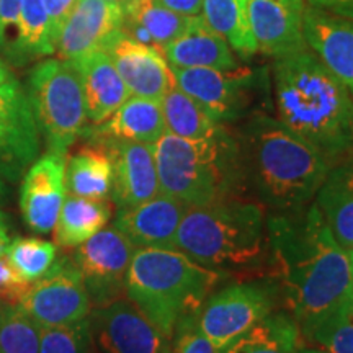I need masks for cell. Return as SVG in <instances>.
<instances>
[{
	"instance_id": "6da1fadb",
	"label": "cell",
	"mask_w": 353,
	"mask_h": 353,
	"mask_svg": "<svg viewBox=\"0 0 353 353\" xmlns=\"http://www.w3.org/2000/svg\"><path fill=\"white\" fill-rule=\"evenodd\" d=\"M268 257L276 293L299 329L353 296L348 255L316 203L296 213L268 214Z\"/></svg>"
},
{
	"instance_id": "7a4b0ae2",
	"label": "cell",
	"mask_w": 353,
	"mask_h": 353,
	"mask_svg": "<svg viewBox=\"0 0 353 353\" xmlns=\"http://www.w3.org/2000/svg\"><path fill=\"white\" fill-rule=\"evenodd\" d=\"M273 95L278 120L330 167L353 159V97L314 52L276 59Z\"/></svg>"
},
{
	"instance_id": "3957f363",
	"label": "cell",
	"mask_w": 353,
	"mask_h": 353,
	"mask_svg": "<svg viewBox=\"0 0 353 353\" xmlns=\"http://www.w3.org/2000/svg\"><path fill=\"white\" fill-rule=\"evenodd\" d=\"M236 143L244 185L272 214L307 208L330 169L311 144L263 113L245 123Z\"/></svg>"
},
{
	"instance_id": "277c9868",
	"label": "cell",
	"mask_w": 353,
	"mask_h": 353,
	"mask_svg": "<svg viewBox=\"0 0 353 353\" xmlns=\"http://www.w3.org/2000/svg\"><path fill=\"white\" fill-rule=\"evenodd\" d=\"M226 273L205 267L176 249L138 247L126 275V298L172 339L185 317L196 316Z\"/></svg>"
},
{
	"instance_id": "5b68a950",
	"label": "cell",
	"mask_w": 353,
	"mask_h": 353,
	"mask_svg": "<svg viewBox=\"0 0 353 353\" xmlns=\"http://www.w3.org/2000/svg\"><path fill=\"white\" fill-rule=\"evenodd\" d=\"M162 195L187 208L231 200L244 188L236 138L224 130L206 139L164 132L152 144Z\"/></svg>"
},
{
	"instance_id": "8992f818",
	"label": "cell",
	"mask_w": 353,
	"mask_h": 353,
	"mask_svg": "<svg viewBox=\"0 0 353 353\" xmlns=\"http://www.w3.org/2000/svg\"><path fill=\"white\" fill-rule=\"evenodd\" d=\"M174 249L210 268H252L268 255L267 214L257 201L231 198L185 211Z\"/></svg>"
},
{
	"instance_id": "52a82bcc",
	"label": "cell",
	"mask_w": 353,
	"mask_h": 353,
	"mask_svg": "<svg viewBox=\"0 0 353 353\" xmlns=\"http://www.w3.org/2000/svg\"><path fill=\"white\" fill-rule=\"evenodd\" d=\"M26 94L48 151L68 156L87 123L85 97L76 64L61 57L41 61L30 72Z\"/></svg>"
},
{
	"instance_id": "ba28073f",
	"label": "cell",
	"mask_w": 353,
	"mask_h": 353,
	"mask_svg": "<svg viewBox=\"0 0 353 353\" xmlns=\"http://www.w3.org/2000/svg\"><path fill=\"white\" fill-rule=\"evenodd\" d=\"M275 285L236 283L210 294L195 319L198 327L219 350L228 347L275 309Z\"/></svg>"
},
{
	"instance_id": "9c48e42d",
	"label": "cell",
	"mask_w": 353,
	"mask_h": 353,
	"mask_svg": "<svg viewBox=\"0 0 353 353\" xmlns=\"http://www.w3.org/2000/svg\"><path fill=\"white\" fill-rule=\"evenodd\" d=\"M136 247L117 228H103L77 245L72 262L81 273L92 309L108 306L126 296V275Z\"/></svg>"
},
{
	"instance_id": "30bf717a",
	"label": "cell",
	"mask_w": 353,
	"mask_h": 353,
	"mask_svg": "<svg viewBox=\"0 0 353 353\" xmlns=\"http://www.w3.org/2000/svg\"><path fill=\"white\" fill-rule=\"evenodd\" d=\"M19 306L39 327H63L87 319L92 303L70 257H59L46 275L30 286Z\"/></svg>"
},
{
	"instance_id": "8fae6325",
	"label": "cell",
	"mask_w": 353,
	"mask_h": 353,
	"mask_svg": "<svg viewBox=\"0 0 353 353\" xmlns=\"http://www.w3.org/2000/svg\"><path fill=\"white\" fill-rule=\"evenodd\" d=\"M41 134L28 94L17 81L0 85V180L17 183L39 157Z\"/></svg>"
},
{
	"instance_id": "7c38bea8",
	"label": "cell",
	"mask_w": 353,
	"mask_h": 353,
	"mask_svg": "<svg viewBox=\"0 0 353 353\" xmlns=\"http://www.w3.org/2000/svg\"><path fill=\"white\" fill-rule=\"evenodd\" d=\"M88 322L92 353H172L170 339L128 298L92 309Z\"/></svg>"
},
{
	"instance_id": "4fadbf2b",
	"label": "cell",
	"mask_w": 353,
	"mask_h": 353,
	"mask_svg": "<svg viewBox=\"0 0 353 353\" xmlns=\"http://www.w3.org/2000/svg\"><path fill=\"white\" fill-rule=\"evenodd\" d=\"M175 85L198 101L218 123L234 121L247 107L252 72L239 68H172Z\"/></svg>"
},
{
	"instance_id": "5bb4252c",
	"label": "cell",
	"mask_w": 353,
	"mask_h": 353,
	"mask_svg": "<svg viewBox=\"0 0 353 353\" xmlns=\"http://www.w3.org/2000/svg\"><path fill=\"white\" fill-rule=\"evenodd\" d=\"M101 51L112 59L131 95L161 101L175 87L174 72L162 51L136 41L123 30L113 33Z\"/></svg>"
},
{
	"instance_id": "9a60e30c",
	"label": "cell",
	"mask_w": 353,
	"mask_h": 353,
	"mask_svg": "<svg viewBox=\"0 0 353 353\" xmlns=\"http://www.w3.org/2000/svg\"><path fill=\"white\" fill-rule=\"evenodd\" d=\"M65 154L48 151L21 176L20 211L25 224L38 234L54 231L65 192Z\"/></svg>"
},
{
	"instance_id": "2e32d148",
	"label": "cell",
	"mask_w": 353,
	"mask_h": 353,
	"mask_svg": "<svg viewBox=\"0 0 353 353\" xmlns=\"http://www.w3.org/2000/svg\"><path fill=\"white\" fill-rule=\"evenodd\" d=\"M249 23L259 51L276 59L309 50L303 0H247Z\"/></svg>"
},
{
	"instance_id": "e0dca14e",
	"label": "cell",
	"mask_w": 353,
	"mask_h": 353,
	"mask_svg": "<svg viewBox=\"0 0 353 353\" xmlns=\"http://www.w3.org/2000/svg\"><path fill=\"white\" fill-rule=\"evenodd\" d=\"M113 162L112 201L118 210L132 208L161 193L152 144L105 141Z\"/></svg>"
},
{
	"instance_id": "ac0fdd59",
	"label": "cell",
	"mask_w": 353,
	"mask_h": 353,
	"mask_svg": "<svg viewBox=\"0 0 353 353\" xmlns=\"http://www.w3.org/2000/svg\"><path fill=\"white\" fill-rule=\"evenodd\" d=\"M123 26V8L108 0H79L63 26L56 51L61 59L76 61L101 51Z\"/></svg>"
},
{
	"instance_id": "d6986e66",
	"label": "cell",
	"mask_w": 353,
	"mask_h": 353,
	"mask_svg": "<svg viewBox=\"0 0 353 353\" xmlns=\"http://www.w3.org/2000/svg\"><path fill=\"white\" fill-rule=\"evenodd\" d=\"M304 38L309 50L353 97V20L314 7L306 8Z\"/></svg>"
},
{
	"instance_id": "ffe728a7",
	"label": "cell",
	"mask_w": 353,
	"mask_h": 353,
	"mask_svg": "<svg viewBox=\"0 0 353 353\" xmlns=\"http://www.w3.org/2000/svg\"><path fill=\"white\" fill-rule=\"evenodd\" d=\"M187 210L180 201L159 193L138 206L118 210L113 226L136 247L174 249L176 231Z\"/></svg>"
},
{
	"instance_id": "44dd1931",
	"label": "cell",
	"mask_w": 353,
	"mask_h": 353,
	"mask_svg": "<svg viewBox=\"0 0 353 353\" xmlns=\"http://www.w3.org/2000/svg\"><path fill=\"white\" fill-rule=\"evenodd\" d=\"M165 132V121L159 100L130 97L108 120L92 128H83L82 134L90 143L131 141L154 144Z\"/></svg>"
},
{
	"instance_id": "7402d4cb",
	"label": "cell",
	"mask_w": 353,
	"mask_h": 353,
	"mask_svg": "<svg viewBox=\"0 0 353 353\" xmlns=\"http://www.w3.org/2000/svg\"><path fill=\"white\" fill-rule=\"evenodd\" d=\"M170 68H211L231 70L237 68L231 46L201 19L190 17L187 28L162 50Z\"/></svg>"
},
{
	"instance_id": "603a6c76",
	"label": "cell",
	"mask_w": 353,
	"mask_h": 353,
	"mask_svg": "<svg viewBox=\"0 0 353 353\" xmlns=\"http://www.w3.org/2000/svg\"><path fill=\"white\" fill-rule=\"evenodd\" d=\"M72 63L81 72L87 120L100 125L130 99V90L105 51H95Z\"/></svg>"
},
{
	"instance_id": "cb8c5ba5",
	"label": "cell",
	"mask_w": 353,
	"mask_h": 353,
	"mask_svg": "<svg viewBox=\"0 0 353 353\" xmlns=\"http://www.w3.org/2000/svg\"><path fill=\"white\" fill-rule=\"evenodd\" d=\"M314 203L330 234L345 252L353 249V159L329 169Z\"/></svg>"
},
{
	"instance_id": "d4e9b609",
	"label": "cell",
	"mask_w": 353,
	"mask_h": 353,
	"mask_svg": "<svg viewBox=\"0 0 353 353\" xmlns=\"http://www.w3.org/2000/svg\"><path fill=\"white\" fill-rule=\"evenodd\" d=\"M113 187V162L107 148L90 143L77 149L65 162L68 195L108 200Z\"/></svg>"
},
{
	"instance_id": "484cf974",
	"label": "cell",
	"mask_w": 353,
	"mask_h": 353,
	"mask_svg": "<svg viewBox=\"0 0 353 353\" xmlns=\"http://www.w3.org/2000/svg\"><path fill=\"white\" fill-rule=\"evenodd\" d=\"M113 206L108 200L65 195L54 226L56 245L70 249L87 242L112 219Z\"/></svg>"
},
{
	"instance_id": "4316f807",
	"label": "cell",
	"mask_w": 353,
	"mask_h": 353,
	"mask_svg": "<svg viewBox=\"0 0 353 353\" xmlns=\"http://www.w3.org/2000/svg\"><path fill=\"white\" fill-rule=\"evenodd\" d=\"M301 343L303 335L296 319L290 312H270L221 353H296Z\"/></svg>"
},
{
	"instance_id": "83f0119b",
	"label": "cell",
	"mask_w": 353,
	"mask_h": 353,
	"mask_svg": "<svg viewBox=\"0 0 353 353\" xmlns=\"http://www.w3.org/2000/svg\"><path fill=\"white\" fill-rule=\"evenodd\" d=\"M165 131L185 139H206L224 131L223 123H218L192 97L172 87L161 100Z\"/></svg>"
},
{
	"instance_id": "f1b7e54d",
	"label": "cell",
	"mask_w": 353,
	"mask_h": 353,
	"mask_svg": "<svg viewBox=\"0 0 353 353\" xmlns=\"http://www.w3.org/2000/svg\"><path fill=\"white\" fill-rule=\"evenodd\" d=\"M201 19L226 39L234 51L244 56L259 51L250 30L247 0H203Z\"/></svg>"
},
{
	"instance_id": "f546056e",
	"label": "cell",
	"mask_w": 353,
	"mask_h": 353,
	"mask_svg": "<svg viewBox=\"0 0 353 353\" xmlns=\"http://www.w3.org/2000/svg\"><path fill=\"white\" fill-rule=\"evenodd\" d=\"M121 8L123 20L143 26L161 51L187 28L190 19L167 8L161 0H125Z\"/></svg>"
},
{
	"instance_id": "4dcf8cb0",
	"label": "cell",
	"mask_w": 353,
	"mask_h": 353,
	"mask_svg": "<svg viewBox=\"0 0 353 353\" xmlns=\"http://www.w3.org/2000/svg\"><path fill=\"white\" fill-rule=\"evenodd\" d=\"M52 52H56V44L51 39L50 19L43 0H21L17 64Z\"/></svg>"
},
{
	"instance_id": "1f68e13d",
	"label": "cell",
	"mask_w": 353,
	"mask_h": 353,
	"mask_svg": "<svg viewBox=\"0 0 353 353\" xmlns=\"http://www.w3.org/2000/svg\"><path fill=\"white\" fill-rule=\"evenodd\" d=\"M301 335L329 353H353V296L301 329Z\"/></svg>"
},
{
	"instance_id": "d6a6232c",
	"label": "cell",
	"mask_w": 353,
	"mask_h": 353,
	"mask_svg": "<svg viewBox=\"0 0 353 353\" xmlns=\"http://www.w3.org/2000/svg\"><path fill=\"white\" fill-rule=\"evenodd\" d=\"M6 257L21 280L34 283L57 260V245L39 237H19L8 242Z\"/></svg>"
},
{
	"instance_id": "836d02e7",
	"label": "cell",
	"mask_w": 353,
	"mask_h": 353,
	"mask_svg": "<svg viewBox=\"0 0 353 353\" xmlns=\"http://www.w3.org/2000/svg\"><path fill=\"white\" fill-rule=\"evenodd\" d=\"M41 327L19 304L0 303V353H39Z\"/></svg>"
},
{
	"instance_id": "e575fe53",
	"label": "cell",
	"mask_w": 353,
	"mask_h": 353,
	"mask_svg": "<svg viewBox=\"0 0 353 353\" xmlns=\"http://www.w3.org/2000/svg\"><path fill=\"white\" fill-rule=\"evenodd\" d=\"M39 353H92L88 317L63 327H41Z\"/></svg>"
},
{
	"instance_id": "d590c367",
	"label": "cell",
	"mask_w": 353,
	"mask_h": 353,
	"mask_svg": "<svg viewBox=\"0 0 353 353\" xmlns=\"http://www.w3.org/2000/svg\"><path fill=\"white\" fill-rule=\"evenodd\" d=\"M170 345L172 353H221L219 348L198 327L195 316L185 317L176 324Z\"/></svg>"
},
{
	"instance_id": "8d00e7d4",
	"label": "cell",
	"mask_w": 353,
	"mask_h": 353,
	"mask_svg": "<svg viewBox=\"0 0 353 353\" xmlns=\"http://www.w3.org/2000/svg\"><path fill=\"white\" fill-rule=\"evenodd\" d=\"M21 0H0V51L17 63Z\"/></svg>"
},
{
	"instance_id": "74e56055",
	"label": "cell",
	"mask_w": 353,
	"mask_h": 353,
	"mask_svg": "<svg viewBox=\"0 0 353 353\" xmlns=\"http://www.w3.org/2000/svg\"><path fill=\"white\" fill-rule=\"evenodd\" d=\"M32 283L21 280L19 273L13 270L6 254L0 255V303L19 304Z\"/></svg>"
},
{
	"instance_id": "f35d334b",
	"label": "cell",
	"mask_w": 353,
	"mask_h": 353,
	"mask_svg": "<svg viewBox=\"0 0 353 353\" xmlns=\"http://www.w3.org/2000/svg\"><path fill=\"white\" fill-rule=\"evenodd\" d=\"M77 2L79 0H43L48 19H50L51 39L54 44H57L63 26L68 21L70 13H72L74 7L77 6Z\"/></svg>"
},
{
	"instance_id": "ab89813d",
	"label": "cell",
	"mask_w": 353,
	"mask_h": 353,
	"mask_svg": "<svg viewBox=\"0 0 353 353\" xmlns=\"http://www.w3.org/2000/svg\"><path fill=\"white\" fill-rule=\"evenodd\" d=\"M312 7L353 20V0H309Z\"/></svg>"
},
{
	"instance_id": "60d3db41",
	"label": "cell",
	"mask_w": 353,
	"mask_h": 353,
	"mask_svg": "<svg viewBox=\"0 0 353 353\" xmlns=\"http://www.w3.org/2000/svg\"><path fill=\"white\" fill-rule=\"evenodd\" d=\"M161 2L170 10L180 13V15L195 17L201 12L203 0H161Z\"/></svg>"
},
{
	"instance_id": "b9f144b4",
	"label": "cell",
	"mask_w": 353,
	"mask_h": 353,
	"mask_svg": "<svg viewBox=\"0 0 353 353\" xmlns=\"http://www.w3.org/2000/svg\"><path fill=\"white\" fill-rule=\"evenodd\" d=\"M8 242H10V236H8V224L6 216L0 213V255L6 252Z\"/></svg>"
},
{
	"instance_id": "7bdbcfd3",
	"label": "cell",
	"mask_w": 353,
	"mask_h": 353,
	"mask_svg": "<svg viewBox=\"0 0 353 353\" xmlns=\"http://www.w3.org/2000/svg\"><path fill=\"white\" fill-rule=\"evenodd\" d=\"M12 81H15V79H13L10 69H8L7 65L0 61V85H3V83H8Z\"/></svg>"
},
{
	"instance_id": "ee69618b",
	"label": "cell",
	"mask_w": 353,
	"mask_h": 353,
	"mask_svg": "<svg viewBox=\"0 0 353 353\" xmlns=\"http://www.w3.org/2000/svg\"><path fill=\"white\" fill-rule=\"evenodd\" d=\"M7 196H8V188H7V183L3 182V180H0V205L2 203L7 201Z\"/></svg>"
},
{
	"instance_id": "f6af8a7d",
	"label": "cell",
	"mask_w": 353,
	"mask_h": 353,
	"mask_svg": "<svg viewBox=\"0 0 353 353\" xmlns=\"http://www.w3.org/2000/svg\"><path fill=\"white\" fill-rule=\"evenodd\" d=\"M296 353H329V352H325L324 348H306V347H301Z\"/></svg>"
},
{
	"instance_id": "bcb514c9",
	"label": "cell",
	"mask_w": 353,
	"mask_h": 353,
	"mask_svg": "<svg viewBox=\"0 0 353 353\" xmlns=\"http://www.w3.org/2000/svg\"><path fill=\"white\" fill-rule=\"evenodd\" d=\"M348 255V265H350V275H352V283H353V249L350 252H347Z\"/></svg>"
},
{
	"instance_id": "7dc6e473",
	"label": "cell",
	"mask_w": 353,
	"mask_h": 353,
	"mask_svg": "<svg viewBox=\"0 0 353 353\" xmlns=\"http://www.w3.org/2000/svg\"><path fill=\"white\" fill-rule=\"evenodd\" d=\"M108 2H114V3H120V6H121V3H123V2H125V0H108Z\"/></svg>"
}]
</instances>
